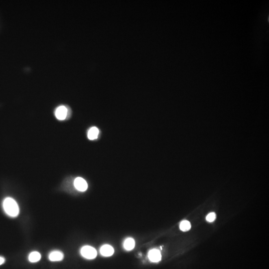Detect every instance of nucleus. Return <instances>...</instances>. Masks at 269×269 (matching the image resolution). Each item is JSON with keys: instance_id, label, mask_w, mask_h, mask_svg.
<instances>
[{"instance_id": "1", "label": "nucleus", "mask_w": 269, "mask_h": 269, "mask_svg": "<svg viewBox=\"0 0 269 269\" xmlns=\"http://www.w3.org/2000/svg\"><path fill=\"white\" fill-rule=\"evenodd\" d=\"M3 208L6 213L11 217H15L19 214V207L15 200L7 197L3 202Z\"/></svg>"}, {"instance_id": "2", "label": "nucleus", "mask_w": 269, "mask_h": 269, "mask_svg": "<svg viewBox=\"0 0 269 269\" xmlns=\"http://www.w3.org/2000/svg\"><path fill=\"white\" fill-rule=\"evenodd\" d=\"M82 256L87 259H93L97 256V251L94 248L90 246H85L80 250Z\"/></svg>"}, {"instance_id": "3", "label": "nucleus", "mask_w": 269, "mask_h": 269, "mask_svg": "<svg viewBox=\"0 0 269 269\" xmlns=\"http://www.w3.org/2000/svg\"><path fill=\"white\" fill-rule=\"evenodd\" d=\"M74 185L76 189L80 191H85L88 188V184L82 177H77L74 180Z\"/></svg>"}, {"instance_id": "4", "label": "nucleus", "mask_w": 269, "mask_h": 269, "mask_svg": "<svg viewBox=\"0 0 269 269\" xmlns=\"http://www.w3.org/2000/svg\"><path fill=\"white\" fill-rule=\"evenodd\" d=\"M68 110L67 107L64 106H60L56 109L55 116L57 119L59 120H63L66 119L68 115Z\"/></svg>"}, {"instance_id": "5", "label": "nucleus", "mask_w": 269, "mask_h": 269, "mask_svg": "<svg viewBox=\"0 0 269 269\" xmlns=\"http://www.w3.org/2000/svg\"><path fill=\"white\" fill-rule=\"evenodd\" d=\"M148 257L150 261L156 263L161 261L162 255L159 250L154 249L150 251L148 254Z\"/></svg>"}, {"instance_id": "6", "label": "nucleus", "mask_w": 269, "mask_h": 269, "mask_svg": "<svg viewBox=\"0 0 269 269\" xmlns=\"http://www.w3.org/2000/svg\"><path fill=\"white\" fill-rule=\"evenodd\" d=\"M100 252L103 256L110 257L114 254V249L110 245H104L101 247Z\"/></svg>"}, {"instance_id": "7", "label": "nucleus", "mask_w": 269, "mask_h": 269, "mask_svg": "<svg viewBox=\"0 0 269 269\" xmlns=\"http://www.w3.org/2000/svg\"><path fill=\"white\" fill-rule=\"evenodd\" d=\"M64 255L63 253L59 251H54L49 255V259L52 262L60 261L63 259Z\"/></svg>"}, {"instance_id": "8", "label": "nucleus", "mask_w": 269, "mask_h": 269, "mask_svg": "<svg viewBox=\"0 0 269 269\" xmlns=\"http://www.w3.org/2000/svg\"><path fill=\"white\" fill-rule=\"evenodd\" d=\"M135 246V241L132 238H129L125 240L124 243V247L128 251H131L134 249Z\"/></svg>"}, {"instance_id": "9", "label": "nucleus", "mask_w": 269, "mask_h": 269, "mask_svg": "<svg viewBox=\"0 0 269 269\" xmlns=\"http://www.w3.org/2000/svg\"><path fill=\"white\" fill-rule=\"evenodd\" d=\"M99 131L97 128L93 127L90 129L88 132V138L90 140H93L97 139L98 136Z\"/></svg>"}, {"instance_id": "10", "label": "nucleus", "mask_w": 269, "mask_h": 269, "mask_svg": "<svg viewBox=\"0 0 269 269\" xmlns=\"http://www.w3.org/2000/svg\"><path fill=\"white\" fill-rule=\"evenodd\" d=\"M41 259V255L38 252L34 251L31 253L28 256V260L32 263H36Z\"/></svg>"}, {"instance_id": "11", "label": "nucleus", "mask_w": 269, "mask_h": 269, "mask_svg": "<svg viewBox=\"0 0 269 269\" xmlns=\"http://www.w3.org/2000/svg\"><path fill=\"white\" fill-rule=\"evenodd\" d=\"M180 228L181 231H189L191 228V224L189 221L184 220L180 224Z\"/></svg>"}, {"instance_id": "12", "label": "nucleus", "mask_w": 269, "mask_h": 269, "mask_svg": "<svg viewBox=\"0 0 269 269\" xmlns=\"http://www.w3.org/2000/svg\"><path fill=\"white\" fill-rule=\"evenodd\" d=\"M215 218L216 214L214 212H212V213H209L208 215H207L206 219V220L208 221V222H212L215 220Z\"/></svg>"}, {"instance_id": "13", "label": "nucleus", "mask_w": 269, "mask_h": 269, "mask_svg": "<svg viewBox=\"0 0 269 269\" xmlns=\"http://www.w3.org/2000/svg\"><path fill=\"white\" fill-rule=\"evenodd\" d=\"M5 262V260L4 258L2 257H0V265L4 264Z\"/></svg>"}]
</instances>
